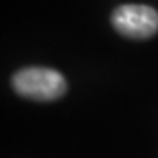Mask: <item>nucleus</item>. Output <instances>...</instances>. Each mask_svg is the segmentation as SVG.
<instances>
[{"instance_id": "obj_1", "label": "nucleus", "mask_w": 158, "mask_h": 158, "mask_svg": "<svg viewBox=\"0 0 158 158\" xmlns=\"http://www.w3.org/2000/svg\"><path fill=\"white\" fill-rule=\"evenodd\" d=\"M11 85L21 97L39 100V102H52L64 95L68 85L61 73L52 68H24L15 73Z\"/></svg>"}, {"instance_id": "obj_2", "label": "nucleus", "mask_w": 158, "mask_h": 158, "mask_svg": "<svg viewBox=\"0 0 158 158\" xmlns=\"http://www.w3.org/2000/svg\"><path fill=\"white\" fill-rule=\"evenodd\" d=\"M111 24L131 39H147L158 31V11L147 5H121L111 15Z\"/></svg>"}]
</instances>
